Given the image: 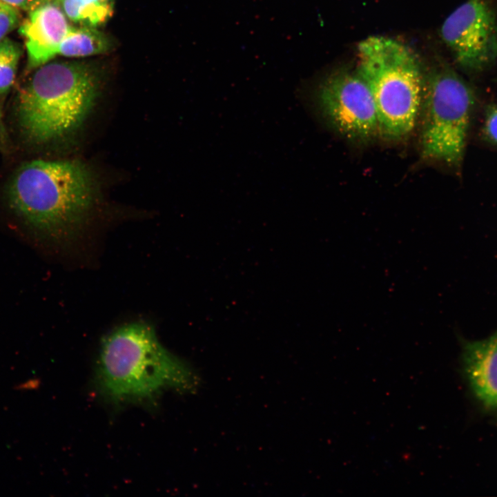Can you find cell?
Here are the masks:
<instances>
[{
    "label": "cell",
    "mask_w": 497,
    "mask_h": 497,
    "mask_svg": "<svg viewBox=\"0 0 497 497\" xmlns=\"http://www.w3.org/2000/svg\"><path fill=\"white\" fill-rule=\"evenodd\" d=\"M110 39L96 27H72L59 46L58 55L66 57H84L106 52Z\"/></svg>",
    "instance_id": "30bf717a"
},
{
    "label": "cell",
    "mask_w": 497,
    "mask_h": 497,
    "mask_svg": "<svg viewBox=\"0 0 497 497\" xmlns=\"http://www.w3.org/2000/svg\"><path fill=\"white\" fill-rule=\"evenodd\" d=\"M318 109L338 133L354 142L378 135V119L372 94L357 72H336L316 92Z\"/></svg>",
    "instance_id": "8992f818"
},
{
    "label": "cell",
    "mask_w": 497,
    "mask_h": 497,
    "mask_svg": "<svg viewBox=\"0 0 497 497\" xmlns=\"http://www.w3.org/2000/svg\"><path fill=\"white\" fill-rule=\"evenodd\" d=\"M443 41L456 63L476 73L497 59V19L487 0H467L454 10L441 28Z\"/></svg>",
    "instance_id": "52a82bcc"
},
{
    "label": "cell",
    "mask_w": 497,
    "mask_h": 497,
    "mask_svg": "<svg viewBox=\"0 0 497 497\" xmlns=\"http://www.w3.org/2000/svg\"><path fill=\"white\" fill-rule=\"evenodd\" d=\"M19 10L29 11L40 0H0Z\"/></svg>",
    "instance_id": "9a60e30c"
},
{
    "label": "cell",
    "mask_w": 497,
    "mask_h": 497,
    "mask_svg": "<svg viewBox=\"0 0 497 497\" xmlns=\"http://www.w3.org/2000/svg\"><path fill=\"white\" fill-rule=\"evenodd\" d=\"M99 391L115 402L150 401L165 390L193 392L199 379L160 343L144 321L121 325L101 342L97 366Z\"/></svg>",
    "instance_id": "6da1fadb"
},
{
    "label": "cell",
    "mask_w": 497,
    "mask_h": 497,
    "mask_svg": "<svg viewBox=\"0 0 497 497\" xmlns=\"http://www.w3.org/2000/svg\"><path fill=\"white\" fill-rule=\"evenodd\" d=\"M465 377L476 398L487 409L497 412V331L489 337L464 344Z\"/></svg>",
    "instance_id": "9c48e42d"
},
{
    "label": "cell",
    "mask_w": 497,
    "mask_h": 497,
    "mask_svg": "<svg viewBox=\"0 0 497 497\" xmlns=\"http://www.w3.org/2000/svg\"><path fill=\"white\" fill-rule=\"evenodd\" d=\"M19 10L0 1V41L19 24Z\"/></svg>",
    "instance_id": "4fadbf2b"
},
{
    "label": "cell",
    "mask_w": 497,
    "mask_h": 497,
    "mask_svg": "<svg viewBox=\"0 0 497 497\" xmlns=\"http://www.w3.org/2000/svg\"><path fill=\"white\" fill-rule=\"evenodd\" d=\"M69 21L80 26L98 27L113 15L114 0H57Z\"/></svg>",
    "instance_id": "8fae6325"
},
{
    "label": "cell",
    "mask_w": 497,
    "mask_h": 497,
    "mask_svg": "<svg viewBox=\"0 0 497 497\" xmlns=\"http://www.w3.org/2000/svg\"><path fill=\"white\" fill-rule=\"evenodd\" d=\"M482 135L487 142L497 146V104H489L485 108Z\"/></svg>",
    "instance_id": "5bb4252c"
},
{
    "label": "cell",
    "mask_w": 497,
    "mask_h": 497,
    "mask_svg": "<svg viewBox=\"0 0 497 497\" xmlns=\"http://www.w3.org/2000/svg\"><path fill=\"white\" fill-rule=\"evenodd\" d=\"M95 199L93 177L76 160H34L23 165L8 191L12 210L46 240L76 238Z\"/></svg>",
    "instance_id": "7a4b0ae2"
},
{
    "label": "cell",
    "mask_w": 497,
    "mask_h": 497,
    "mask_svg": "<svg viewBox=\"0 0 497 497\" xmlns=\"http://www.w3.org/2000/svg\"><path fill=\"white\" fill-rule=\"evenodd\" d=\"M72 26L57 0H40L19 27L28 54V66L37 68L58 55Z\"/></svg>",
    "instance_id": "ba28073f"
},
{
    "label": "cell",
    "mask_w": 497,
    "mask_h": 497,
    "mask_svg": "<svg viewBox=\"0 0 497 497\" xmlns=\"http://www.w3.org/2000/svg\"><path fill=\"white\" fill-rule=\"evenodd\" d=\"M0 118H1V113H0Z\"/></svg>",
    "instance_id": "2e32d148"
},
{
    "label": "cell",
    "mask_w": 497,
    "mask_h": 497,
    "mask_svg": "<svg viewBox=\"0 0 497 497\" xmlns=\"http://www.w3.org/2000/svg\"><path fill=\"white\" fill-rule=\"evenodd\" d=\"M21 56V48L13 40L6 37L0 41V94L12 86Z\"/></svg>",
    "instance_id": "7c38bea8"
},
{
    "label": "cell",
    "mask_w": 497,
    "mask_h": 497,
    "mask_svg": "<svg viewBox=\"0 0 497 497\" xmlns=\"http://www.w3.org/2000/svg\"><path fill=\"white\" fill-rule=\"evenodd\" d=\"M476 101L473 88L449 66H439L428 72L420 138L425 161L456 169L462 166Z\"/></svg>",
    "instance_id": "5b68a950"
},
{
    "label": "cell",
    "mask_w": 497,
    "mask_h": 497,
    "mask_svg": "<svg viewBox=\"0 0 497 497\" xmlns=\"http://www.w3.org/2000/svg\"><path fill=\"white\" fill-rule=\"evenodd\" d=\"M357 72L368 86L377 110L378 135L398 141L411 133L422 108L425 77L413 52L384 36L358 47Z\"/></svg>",
    "instance_id": "277c9868"
},
{
    "label": "cell",
    "mask_w": 497,
    "mask_h": 497,
    "mask_svg": "<svg viewBox=\"0 0 497 497\" xmlns=\"http://www.w3.org/2000/svg\"><path fill=\"white\" fill-rule=\"evenodd\" d=\"M98 72L77 61L48 62L37 68L18 100V118L31 141L45 143L76 130L93 108Z\"/></svg>",
    "instance_id": "3957f363"
}]
</instances>
